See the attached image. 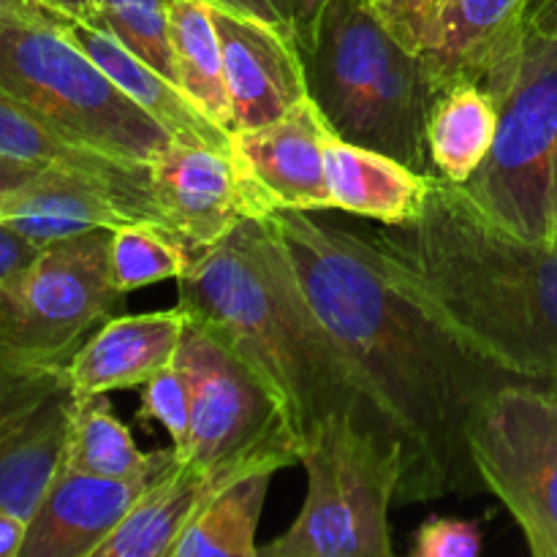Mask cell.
<instances>
[{"instance_id": "cell-31", "label": "cell", "mask_w": 557, "mask_h": 557, "mask_svg": "<svg viewBox=\"0 0 557 557\" xmlns=\"http://www.w3.org/2000/svg\"><path fill=\"white\" fill-rule=\"evenodd\" d=\"M484 549L482 525L455 517H428L413 536V557H476Z\"/></svg>"}, {"instance_id": "cell-20", "label": "cell", "mask_w": 557, "mask_h": 557, "mask_svg": "<svg viewBox=\"0 0 557 557\" xmlns=\"http://www.w3.org/2000/svg\"><path fill=\"white\" fill-rule=\"evenodd\" d=\"M49 20L117 85V90H123L152 120H158L172 134V139L201 141V145L232 150V134L212 123L172 79L131 52L109 27L60 14H49Z\"/></svg>"}, {"instance_id": "cell-26", "label": "cell", "mask_w": 557, "mask_h": 557, "mask_svg": "<svg viewBox=\"0 0 557 557\" xmlns=\"http://www.w3.org/2000/svg\"><path fill=\"white\" fill-rule=\"evenodd\" d=\"M0 152L36 166H63L112 180H131V183H145L150 177L147 163L120 161L90 147L74 145L25 107L11 101L5 92H0Z\"/></svg>"}, {"instance_id": "cell-14", "label": "cell", "mask_w": 557, "mask_h": 557, "mask_svg": "<svg viewBox=\"0 0 557 557\" xmlns=\"http://www.w3.org/2000/svg\"><path fill=\"white\" fill-rule=\"evenodd\" d=\"M139 221L158 223L150 177L145 183H131L44 166L27 183L0 196V223H9L38 248L96 228H120Z\"/></svg>"}, {"instance_id": "cell-22", "label": "cell", "mask_w": 557, "mask_h": 557, "mask_svg": "<svg viewBox=\"0 0 557 557\" xmlns=\"http://www.w3.org/2000/svg\"><path fill=\"white\" fill-rule=\"evenodd\" d=\"M500 107L476 82L435 87L428 114L433 172L462 185L487 158L498 134Z\"/></svg>"}, {"instance_id": "cell-24", "label": "cell", "mask_w": 557, "mask_h": 557, "mask_svg": "<svg viewBox=\"0 0 557 557\" xmlns=\"http://www.w3.org/2000/svg\"><path fill=\"white\" fill-rule=\"evenodd\" d=\"M272 476V471H256L228 484L180 533L169 557H259L256 531Z\"/></svg>"}, {"instance_id": "cell-10", "label": "cell", "mask_w": 557, "mask_h": 557, "mask_svg": "<svg viewBox=\"0 0 557 557\" xmlns=\"http://www.w3.org/2000/svg\"><path fill=\"white\" fill-rule=\"evenodd\" d=\"M174 364L190 400V428L180 462L212 466L245 455L277 433H288L281 411L253 370L185 313V332ZM297 441V438H294Z\"/></svg>"}, {"instance_id": "cell-39", "label": "cell", "mask_w": 557, "mask_h": 557, "mask_svg": "<svg viewBox=\"0 0 557 557\" xmlns=\"http://www.w3.org/2000/svg\"><path fill=\"white\" fill-rule=\"evenodd\" d=\"M531 22H536V25H544V27H555L557 30V0H536Z\"/></svg>"}, {"instance_id": "cell-16", "label": "cell", "mask_w": 557, "mask_h": 557, "mask_svg": "<svg viewBox=\"0 0 557 557\" xmlns=\"http://www.w3.org/2000/svg\"><path fill=\"white\" fill-rule=\"evenodd\" d=\"M223 47L234 131L259 128L308 98L297 33L261 16L212 5Z\"/></svg>"}, {"instance_id": "cell-1", "label": "cell", "mask_w": 557, "mask_h": 557, "mask_svg": "<svg viewBox=\"0 0 557 557\" xmlns=\"http://www.w3.org/2000/svg\"><path fill=\"white\" fill-rule=\"evenodd\" d=\"M281 237L326 330L357 368L386 433L403 446L395 504H428L484 487L468 430L500 386L517 384L473 354L386 277L370 237L281 210L264 218Z\"/></svg>"}, {"instance_id": "cell-21", "label": "cell", "mask_w": 557, "mask_h": 557, "mask_svg": "<svg viewBox=\"0 0 557 557\" xmlns=\"http://www.w3.org/2000/svg\"><path fill=\"white\" fill-rule=\"evenodd\" d=\"M326 183L335 210L400 226L422 212L430 174L406 166L386 152L326 136Z\"/></svg>"}, {"instance_id": "cell-30", "label": "cell", "mask_w": 557, "mask_h": 557, "mask_svg": "<svg viewBox=\"0 0 557 557\" xmlns=\"http://www.w3.org/2000/svg\"><path fill=\"white\" fill-rule=\"evenodd\" d=\"M389 33L408 49L428 54L435 44L444 0H370Z\"/></svg>"}, {"instance_id": "cell-18", "label": "cell", "mask_w": 557, "mask_h": 557, "mask_svg": "<svg viewBox=\"0 0 557 557\" xmlns=\"http://www.w3.org/2000/svg\"><path fill=\"white\" fill-rule=\"evenodd\" d=\"M174 460V446H169L150 468L123 479L60 468L27 522L20 557H92Z\"/></svg>"}, {"instance_id": "cell-4", "label": "cell", "mask_w": 557, "mask_h": 557, "mask_svg": "<svg viewBox=\"0 0 557 557\" xmlns=\"http://www.w3.org/2000/svg\"><path fill=\"white\" fill-rule=\"evenodd\" d=\"M308 96L332 134L433 174L428 114L433 79L419 52L381 22L370 0H332L297 33Z\"/></svg>"}, {"instance_id": "cell-13", "label": "cell", "mask_w": 557, "mask_h": 557, "mask_svg": "<svg viewBox=\"0 0 557 557\" xmlns=\"http://www.w3.org/2000/svg\"><path fill=\"white\" fill-rule=\"evenodd\" d=\"M294 462H299V446L292 433L272 435L256 449L212 466L174 460L92 557H169L180 533L228 484L256 471L275 473Z\"/></svg>"}, {"instance_id": "cell-23", "label": "cell", "mask_w": 557, "mask_h": 557, "mask_svg": "<svg viewBox=\"0 0 557 557\" xmlns=\"http://www.w3.org/2000/svg\"><path fill=\"white\" fill-rule=\"evenodd\" d=\"M169 41H172L180 90L212 123L232 134L234 112L212 3H207V0H169Z\"/></svg>"}, {"instance_id": "cell-12", "label": "cell", "mask_w": 557, "mask_h": 557, "mask_svg": "<svg viewBox=\"0 0 557 557\" xmlns=\"http://www.w3.org/2000/svg\"><path fill=\"white\" fill-rule=\"evenodd\" d=\"M330 134L310 96L272 123L232 131V161L250 218L335 210L324 158Z\"/></svg>"}, {"instance_id": "cell-29", "label": "cell", "mask_w": 557, "mask_h": 557, "mask_svg": "<svg viewBox=\"0 0 557 557\" xmlns=\"http://www.w3.org/2000/svg\"><path fill=\"white\" fill-rule=\"evenodd\" d=\"M139 422H158L169 433L174 446V455H183L185 444H188V428H190V400L188 386H185L183 373L177 364H169L161 373L152 375L145 386H141Z\"/></svg>"}, {"instance_id": "cell-3", "label": "cell", "mask_w": 557, "mask_h": 557, "mask_svg": "<svg viewBox=\"0 0 557 557\" xmlns=\"http://www.w3.org/2000/svg\"><path fill=\"white\" fill-rule=\"evenodd\" d=\"M177 286L180 308L253 370L297 446L335 413L389 435L270 221L245 218L221 243L196 250Z\"/></svg>"}, {"instance_id": "cell-41", "label": "cell", "mask_w": 557, "mask_h": 557, "mask_svg": "<svg viewBox=\"0 0 557 557\" xmlns=\"http://www.w3.org/2000/svg\"><path fill=\"white\" fill-rule=\"evenodd\" d=\"M547 392H549V395H553V397H555V400H557V379L553 381V384H549V386H547Z\"/></svg>"}, {"instance_id": "cell-43", "label": "cell", "mask_w": 557, "mask_h": 557, "mask_svg": "<svg viewBox=\"0 0 557 557\" xmlns=\"http://www.w3.org/2000/svg\"><path fill=\"white\" fill-rule=\"evenodd\" d=\"M555 245H557V239H555Z\"/></svg>"}, {"instance_id": "cell-8", "label": "cell", "mask_w": 557, "mask_h": 557, "mask_svg": "<svg viewBox=\"0 0 557 557\" xmlns=\"http://www.w3.org/2000/svg\"><path fill=\"white\" fill-rule=\"evenodd\" d=\"M123 294L112 275V228L47 245L0 286V357L69 364Z\"/></svg>"}, {"instance_id": "cell-38", "label": "cell", "mask_w": 557, "mask_h": 557, "mask_svg": "<svg viewBox=\"0 0 557 557\" xmlns=\"http://www.w3.org/2000/svg\"><path fill=\"white\" fill-rule=\"evenodd\" d=\"M326 3H332V0H297V20H294V33H302L305 27H308L310 22L321 14V9H324Z\"/></svg>"}, {"instance_id": "cell-11", "label": "cell", "mask_w": 557, "mask_h": 557, "mask_svg": "<svg viewBox=\"0 0 557 557\" xmlns=\"http://www.w3.org/2000/svg\"><path fill=\"white\" fill-rule=\"evenodd\" d=\"M74 406L69 364L0 357V509L30 522L63 468Z\"/></svg>"}, {"instance_id": "cell-34", "label": "cell", "mask_w": 557, "mask_h": 557, "mask_svg": "<svg viewBox=\"0 0 557 557\" xmlns=\"http://www.w3.org/2000/svg\"><path fill=\"white\" fill-rule=\"evenodd\" d=\"M27 536V520L0 509V557H20Z\"/></svg>"}, {"instance_id": "cell-42", "label": "cell", "mask_w": 557, "mask_h": 557, "mask_svg": "<svg viewBox=\"0 0 557 557\" xmlns=\"http://www.w3.org/2000/svg\"><path fill=\"white\" fill-rule=\"evenodd\" d=\"M444 5H446V0H444Z\"/></svg>"}, {"instance_id": "cell-35", "label": "cell", "mask_w": 557, "mask_h": 557, "mask_svg": "<svg viewBox=\"0 0 557 557\" xmlns=\"http://www.w3.org/2000/svg\"><path fill=\"white\" fill-rule=\"evenodd\" d=\"M38 169H44V166H36V163L20 161V158H11V156H3V152H0V196L9 194V190H14L16 185L27 183V180H30Z\"/></svg>"}, {"instance_id": "cell-9", "label": "cell", "mask_w": 557, "mask_h": 557, "mask_svg": "<svg viewBox=\"0 0 557 557\" xmlns=\"http://www.w3.org/2000/svg\"><path fill=\"white\" fill-rule=\"evenodd\" d=\"M484 490L509 509L536 557H557V400L517 381L487 397L468 430Z\"/></svg>"}, {"instance_id": "cell-40", "label": "cell", "mask_w": 557, "mask_h": 557, "mask_svg": "<svg viewBox=\"0 0 557 557\" xmlns=\"http://www.w3.org/2000/svg\"><path fill=\"white\" fill-rule=\"evenodd\" d=\"M283 3H286V9L292 11V16L297 20V0H283Z\"/></svg>"}, {"instance_id": "cell-5", "label": "cell", "mask_w": 557, "mask_h": 557, "mask_svg": "<svg viewBox=\"0 0 557 557\" xmlns=\"http://www.w3.org/2000/svg\"><path fill=\"white\" fill-rule=\"evenodd\" d=\"M308 495L264 557H392L389 509L403 476V446L351 413L324 419L299 444Z\"/></svg>"}, {"instance_id": "cell-37", "label": "cell", "mask_w": 557, "mask_h": 557, "mask_svg": "<svg viewBox=\"0 0 557 557\" xmlns=\"http://www.w3.org/2000/svg\"><path fill=\"white\" fill-rule=\"evenodd\" d=\"M38 22L49 20V11L38 9L33 0H0V22Z\"/></svg>"}, {"instance_id": "cell-36", "label": "cell", "mask_w": 557, "mask_h": 557, "mask_svg": "<svg viewBox=\"0 0 557 557\" xmlns=\"http://www.w3.org/2000/svg\"><path fill=\"white\" fill-rule=\"evenodd\" d=\"M38 9L49 11V14L74 16V20H96V3L92 0H33Z\"/></svg>"}, {"instance_id": "cell-28", "label": "cell", "mask_w": 557, "mask_h": 557, "mask_svg": "<svg viewBox=\"0 0 557 557\" xmlns=\"http://www.w3.org/2000/svg\"><path fill=\"white\" fill-rule=\"evenodd\" d=\"M98 25L109 27L131 52L177 85L172 41H169V0H92Z\"/></svg>"}, {"instance_id": "cell-7", "label": "cell", "mask_w": 557, "mask_h": 557, "mask_svg": "<svg viewBox=\"0 0 557 557\" xmlns=\"http://www.w3.org/2000/svg\"><path fill=\"white\" fill-rule=\"evenodd\" d=\"M493 223L528 243L557 239V30L531 22L515 87L482 166L460 185Z\"/></svg>"}, {"instance_id": "cell-6", "label": "cell", "mask_w": 557, "mask_h": 557, "mask_svg": "<svg viewBox=\"0 0 557 557\" xmlns=\"http://www.w3.org/2000/svg\"><path fill=\"white\" fill-rule=\"evenodd\" d=\"M0 92L74 145L120 161L150 163L172 145L52 20L0 22Z\"/></svg>"}, {"instance_id": "cell-25", "label": "cell", "mask_w": 557, "mask_h": 557, "mask_svg": "<svg viewBox=\"0 0 557 557\" xmlns=\"http://www.w3.org/2000/svg\"><path fill=\"white\" fill-rule=\"evenodd\" d=\"M161 457V449L141 451L131 430L114 417L107 395H76L63 468L90 476L123 479L145 471Z\"/></svg>"}, {"instance_id": "cell-15", "label": "cell", "mask_w": 557, "mask_h": 557, "mask_svg": "<svg viewBox=\"0 0 557 557\" xmlns=\"http://www.w3.org/2000/svg\"><path fill=\"white\" fill-rule=\"evenodd\" d=\"M147 169L158 226L172 232L190 253L221 243L250 218L232 150L172 139Z\"/></svg>"}, {"instance_id": "cell-32", "label": "cell", "mask_w": 557, "mask_h": 557, "mask_svg": "<svg viewBox=\"0 0 557 557\" xmlns=\"http://www.w3.org/2000/svg\"><path fill=\"white\" fill-rule=\"evenodd\" d=\"M38 253L41 248L33 239L11 228L9 223H0V286L25 272Z\"/></svg>"}, {"instance_id": "cell-2", "label": "cell", "mask_w": 557, "mask_h": 557, "mask_svg": "<svg viewBox=\"0 0 557 557\" xmlns=\"http://www.w3.org/2000/svg\"><path fill=\"white\" fill-rule=\"evenodd\" d=\"M370 243L386 277L473 354L544 389L557 379V245L506 232L435 172L422 212Z\"/></svg>"}, {"instance_id": "cell-27", "label": "cell", "mask_w": 557, "mask_h": 557, "mask_svg": "<svg viewBox=\"0 0 557 557\" xmlns=\"http://www.w3.org/2000/svg\"><path fill=\"white\" fill-rule=\"evenodd\" d=\"M190 250L150 221L112 228V275L120 294L136 292L150 283L177 281L190 261Z\"/></svg>"}, {"instance_id": "cell-19", "label": "cell", "mask_w": 557, "mask_h": 557, "mask_svg": "<svg viewBox=\"0 0 557 557\" xmlns=\"http://www.w3.org/2000/svg\"><path fill=\"white\" fill-rule=\"evenodd\" d=\"M185 332V310L107 319L71 357L69 375L76 395L141 389L174 362Z\"/></svg>"}, {"instance_id": "cell-17", "label": "cell", "mask_w": 557, "mask_h": 557, "mask_svg": "<svg viewBox=\"0 0 557 557\" xmlns=\"http://www.w3.org/2000/svg\"><path fill=\"white\" fill-rule=\"evenodd\" d=\"M536 0H446L428 54L435 87L476 82L500 103L515 87Z\"/></svg>"}, {"instance_id": "cell-33", "label": "cell", "mask_w": 557, "mask_h": 557, "mask_svg": "<svg viewBox=\"0 0 557 557\" xmlns=\"http://www.w3.org/2000/svg\"><path fill=\"white\" fill-rule=\"evenodd\" d=\"M207 3L223 5V9L243 11V14L261 16V20L275 22V25L292 27L294 30V16H292V11L286 9V3H283V0H207Z\"/></svg>"}]
</instances>
